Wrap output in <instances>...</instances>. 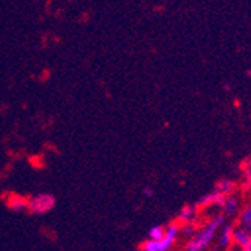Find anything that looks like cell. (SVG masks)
Instances as JSON below:
<instances>
[{
	"label": "cell",
	"instance_id": "6da1fadb",
	"mask_svg": "<svg viewBox=\"0 0 251 251\" xmlns=\"http://www.w3.org/2000/svg\"><path fill=\"white\" fill-rule=\"evenodd\" d=\"M226 223L224 215H215L212 217L209 221L204 223L200 229L196 230V233L188 238V242L185 245V248L188 251H203L212 245V242L215 241L218 230L221 229V226Z\"/></svg>",
	"mask_w": 251,
	"mask_h": 251
},
{
	"label": "cell",
	"instance_id": "7a4b0ae2",
	"mask_svg": "<svg viewBox=\"0 0 251 251\" xmlns=\"http://www.w3.org/2000/svg\"><path fill=\"white\" fill-rule=\"evenodd\" d=\"M180 235H182V224H179L176 221L166 227V235L163 239L155 241V239L148 238L146 241H143L140 248L143 251H169L176 245Z\"/></svg>",
	"mask_w": 251,
	"mask_h": 251
},
{
	"label": "cell",
	"instance_id": "3957f363",
	"mask_svg": "<svg viewBox=\"0 0 251 251\" xmlns=\"http://www.w3.org/2000/svg\"><path fill=\"white\" fill-rule=\"evenodd\" d=\"M56 206V197L50 193H39L29 199L27 211L35 215H44L53 211Z\"/></svg>",
	"mask_w": 251,
	"mask_h": 251
},
{
	"label": "cell",
	"instance_id": "277c9868",
	"mask_svg": "<svg viewBox=\"0 0 251 251\" xmlns=\"http://www.w3.org/2000/svg\"><path fill=\"white\" fill-rule=\"evenodd\" d=\"M224 199L226 196L223 193H220L218 190H212L209 193H206L203 197L199 199L196 206L200 208V209H206V208H221L223 203H224Z\"/></svg>",
	"mask_w": 251,
	"mask_h": 251
},
{
	"label": "cell",
	"instance_id": "5b68a950",
	"mask_svg": "<svg viewBox=\"0 0 251 251\" xmlns=\"http://www.w3.org/2000/svg\"><path fill=\"white\" fill-rule=\"evenodd\" d=\"M233 227L229 223H224L217 235V247L221 250H230L233 247Z\"/></svg>",
	"mask_w": 251,
	"mask_h": 251
},
{
	"label": "cell",
	"instance_id": "8992f818",
	"mask_svg": "<svg viewBox=\"0 0 251 251\" xmlns=\"http://www.w3.org/2000/svg\"><path fill=\"white\" fill-rule=\"evenodd\" d=\"M250 244H251V232L239 224L233 227V247L247 251Z\"/></svg>",
	"mask_w": 251,
	"mask_h": 251
},
{
	"label": "cell",
	"instance_id": "52a82bcc",
	"mask_svg": "<svg viewBox=\"0 0 251 251\" xmlns=\"http://www.w3.org/2000/svg\"><path fill=\"white\" fill-rule=\"evenodd\" d=\"M221 211H223L224 217H235V215H238L239 211H241V199L235 193L226 196L224 203H223V206H221Z\"/></svg>",
	"mask_w": 251,
	"mask_h": 251
},
{
	"label": "cell",
	"instance_id": "ba28073f",
	"mask_svg": "<svg viewBox=\"0 0 251 251\" xmlns=\"http://www.w3.org/2000/svg\"><path fill=\"white\" fill-rule=\"evenodd\" d=\"M27 203H29V199L18 196V194H11L6 199V208L12 212H23V211H27Z\"/></svg>",
	"mask_w": 251,
	"mask_h": 251
},
{
	"label": "cell",
	"instance_id": "9c48e42d",
	"mask_svg": "<svg viewBox=\"0 0 251 251\" xmlns=\"http://www.w3.org/2000/svg\"><path fill=\"white\" fill-rule=\"evenodd\" d=\"M196 215H197V206H191V204H185L184 208H182L176 217V221L179 224H188V223H193L196 220Z\"/></svg>",
	"mask_w": 251,
	"mask_h": 251
},
{
	"label": "cell",
	"instance_id": "30bf717a",
	"mask_svg": "<svg viewBox=\"0 0 251 251\" xmlns=\"http://www.w3.org/2000/svg\"><path fill=\"white\" fill-rule=\"evenodd\" d=\"M215 190H218L224 196L233 194L236 193V182H233L232 179H221L215 184Z\"/></svg>",
	"mask_w": 251,
	"mask_h": 251
},
{
	"label": "cell",
	"instance_id": "8fae6325",
	"mask_svg": "<svg viewBox=\"0 0 251 251\" xmlns=\"http://www.w3.org/2000/svg\"><path fill=\"white\" fill-rule=\"evenodd\" d=\"M238 224L251 232V203L244 206L238 214Z\"/></svg>",
	"mask_w": 251,
	"mask_h": 251
},
{
	"label": "cell",
	"instance_id": "7c38bea8",
	"mask_svg": "<svg viewBox=\"0 0 251 251\" xmlns=\"http://www.w3.org/2000/svg\"><path fill=\"white\" fill-rule=\"evenodd\" d=\"M166 235V227L161 226V224H156V226H152L149 229V233H148V238L149 239H155V241H159L163 239Z\"/></svg>",
	"mask_w": 251,
	"mask_h": 251
},
{
	"label": "cell",
	"instance_id": "4fadbf2b",
	"mask_svg": "<svg viewBox=\"0 0 251 251\" xmlns=\"http://www.w3.org/2000/svg\"><path fill=\"white\" fill-rule=\"evenodd\" d=\"M196 226L193 223H188V224H184L182 226V235L187 236V238H191L194 233H196Z\"/></svg>",
	"mask_w": 251,
	"mask_h": 251
},
{
	"label": "cell",
	"instance_id": "5bb4252c",
	"mask_svg": "<svg viewBox=\"0 0 251 251\" xmlns=\"http://www.w3.org/2000/svg\"><path fill=\"white\" fill-rule=\"evenodd\" d=\"M143 194L149 199V197H152L153 196V188H151V187H145L143 188Z\"/></svg>",
	"mask_w": 251,
	"mask_h": 251
},
{
	"label": "cell",
	"instance_id": "9a60e30c",
	"mask_svg": "<svg viewBox=\"0 0 251 251\" xmlns=\"http://www.w3.org/2000/svg\"><path fill=\"white\" fill-rule=\"evenodd\" d=\"M247 75H251V70H248V74Z\"/></svg>",
	"mask_w": 251,
	"mask_h": 251
}]
</instances>
